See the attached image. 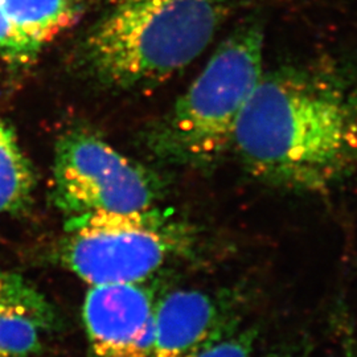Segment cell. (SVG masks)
Returning <instances> with one entry per match:
<instances>
[{
	"label": "cell",
	"instance_id": "6da1fadb",
	"mask_svg": "<svg viewBox=\"0 0 357 357\" xmlns=\"http://www.w3.org/2000/svg\"><path fill=\"white\" fill-rule=\"evenodd\" d=\"M233 150L255 178L323 191L357 162V82L321 66L264 72L243 109Z\"/></svg>",
	"mask_w": 357,
	"mask_h": 357
},
{
	"label": "cell",
	"instance_id": "7a4b0ae2",
	"mask_svg": "<svg viewBox=\"0 0 357 357\" xmlns=\"http://www.w3.org/2000/svg\"><path fill=\"white\" fill-rule=\"evenodd\" d=\"M241 1L114 0L84 40L81 66L107 89H153L195 61Z\"/></svg>",
	"mask_w": 357,
	"mask_h": 357
},
{
	"label": "cell",
	"instance_id": "3957f363",
	"mask_svg": "<svg viewBox=\"0 0 357 357\" xmlns=\"http://www.w3.org/2000/svg\"><path fill=\"white\" fill-rule=\"evenodd\" d=\"M265 35L249 22L224 38L200 75L147 135V146L174 166L208 169L233 150L243 109L264 75Z\"/></svg>",
	"mask_w": 357,
	"mask_h": 357
},
{
	"label": "cell",
	"instance_id": "277c9868",
	"mask_svg": "<svg viewBox=\"0 0 357 357\" xmlns=\"http://www.w3.org/2000/svg\"><path fill=\"white\" fill-rule=\"evenodd\" d=\"M188 248L185 228L153 208L66 218L56 258L90 286L142 283Z\"/></svg>",
	"mask_w": 357,
	"mask_h": 357
},
{
	"label": "cell",
	"instance_id": "5b68a950",
	"mask_svg": "<svg viewBox=\"0 0 357 357\" xmlns=\"http://www.w3.org/2000/svg\"><path fill=\"white\" fill-rule=\"evenodd\" d=\"M163 193L155 171L90 131L70 130L56 143L52 202L66 218L153 209Z\"/></svg>",
	"mask_w": 357,
	"mask_h": 357
},
{
	"label": "cell",
	"instance_id": "8992f818",
	"mask_svg": "<svg viewBox=\"0 0 357 357\" xmlns=\"http://www.w3.org/2000/svg\"><path fill=\"white\" fill-rule=\"evenodd\" d=\"M246 296L238 290H175L156 301L151 357H193L240 328Z\"/></svg>",
	"mask_w": 357,
	"mask_h": 357
},
{
	"label": "cell",
	"instance_id": "52a82bcc",
	"mask_svg": "<svg viewBox=\"0 0 357 357\" xmlns=\"http://www.w3.org/2000/svg\"><path fill=\"white\" fill-rule=\"evenodd\" d=\"M155 305L143 282L90 286L82 319L93 356H153Z\"/></svg>",
	"mask_w": 357,
	"mask_h": 357
},
{
	"label": "cell",
	"instance_id": "ba28073f",
	"mask_svg": "<svg viewBox=\"0 0 357 357\" xmlns=\"http://www.w3.org/2000/svg\"><path fill=\"white\" fill-rule=\"evenodd\" d=\"M36 174L11 123L0 116V213L24 215L33 205Z\"/></svg>",
	"mask_w": 357,
	"mask_h": 357
},
{
	"label": "cell",
	"instance_id": "9c48e42d",
	"mask_svg": "<svg viewBox=\"0 0 357 357\" xmlns=\"http://www.w3.org/2000/svg\"><path fill=\"white\" fill-rule=\"evenodd\" d=\"M13 26L40 45L57 38L79 16L78 0H0Z\"/></svg>",
	"mask_w": 357,
	"mask_h": 357
},
{
	"label": "cell",
	"instance_id": "30bf717a",
	"mask_svg": "<svg viewBox=\"0 0 357 357\" xmlns=\"http://www.w3.org/2000/svg\"><path fill=\"white\" fill-rule=\"evenodd\" d=\"M0 315H26L44 323L51 330L57 328V314L44 296L24 277L0 270Z\"/></svg>",
	"mask_w": 357,
	"mask_h": 357
},
{
	"label": "cell",
	"instance_id": "8fae6325",
	"mask_svg": "<svg viewBox=\"0 0 357 357\" xmlns=\"http://www.w3.org/2000/svg\"><path fill=\"white\" fill-rule=\"evenodd\" d=\"M44 323L26 315H0V357H31L43 348Z\"/></svg>",
	"mask_w": 357,
	"mask_h": 357
},
{
	"label": "cell",
	"instance_id": "7c38bea8",
	"mask_svg": "<svg viewBox=\"0 0 357 357\" xmlns=\"http://www.w3.org/2000/svg\"><path fill=\"white\" fill-rule=\"evenodd\" d=\"M41 47L13 26L0 3V59L16 69L26 68L38 60Z\"/></svg>",
	"mask_w": 357,
	"mask_h": 357
},
{
	"label": "cell",
	"instance_id": "4fadbf2b",
	"mask_svg": "<svg viewBox=\"0 0 357 357\" xmlns=\"http://www.w3.org/2000/svg\"><path fill=\"white\" fill-rule=\"evenodd\" d=\"M259 332L257 326H241L216 343L205 347L193 357H255Z\"/></svg>",
	"mask_w": 357,
	"mask_h": 357
},
{
	"label": "cell",
	"instance_id": "5bb4252c",
	"mask_svg": "<svg viewBox=\"0 0 357 357\" xmlns=\"http://www.w3.org/2000/svg\"><path fill=\"white\" fill-rule=\"evenodd\" d=\"M261 357H315V352L310 340L299 337L273 347Z\"/></svg>",
	"mask_w": 357,
	"mask_h": 357
}]
</instances>
